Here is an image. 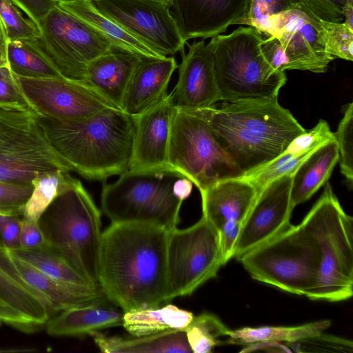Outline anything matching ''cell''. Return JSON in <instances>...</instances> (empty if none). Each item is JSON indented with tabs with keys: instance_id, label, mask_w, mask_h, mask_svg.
<instances>
[{
	"instance_id": "6da1fadb",
	"label": "cell",
	"mask_w": 353,
	"mask_h": 353,
	"mask_svg": "<svg viewBox=\"0 0 353 353\" xmlns=\"http://www.w3.org/2000/svg\"><path fill=\"white\" fill-rule=\"evenodd\" d=\"M169 231L150 225L111 223L103 232L99 285L106 299L123 312L172 300L166 261Z\"/></svg>"
},
{
	"instance_id": "7a4b0ae2",
	"label": "cell",
	"mask_w": 353,
	"mask_h": 353,
	"mask_svg": "<svg viewBox=\"0 0 353 353\" xmlns=\"http://www.w3.org/2000/svg\"><path fill=\"white\" fill-rule=\"evenodd\" d=\"M193 111L210 125L243 174L282 154L306 130L278 97L224 101Z\"/></svg>"
},
{
	"instance_id": "3957f363",
	"label": "cell",
	"mask_w": 353,
	"mask_h": 353,
	"mask_svg": "<svg viewBox=\"0 0 353 353\" xmlns=\"http://www.w3.org/2000/svg\"><path fill=\"white\" fill-rule=\"evenodd\" d=\"M49 143L70 167L88 180L105 181L129 168L134 118L117 108L81 120L37 115Z\"/></svg>"
},
{
	"instance_id": "277c9868",
	"label": "cell",
	"mask_w": 353,
	"mask_h": 353,
	"mask_svg": "<svg viewBox=\"0 0 353 353\" xmlns=\"http://www.w3.org/2000/svg\"><path fill=\"white\" fill-rule=\"evenodd\" d=\"M47 244L90 283L99 285L101 212L81 182L72 178L41 216Z\"/></svg>"
},
{
	"instance_id": "5b68a950",
	"label": "cell",
	"mask_w": 353,
	"mask_h": 353,
	"mask_svg": "<svg viewBox=\"0 0 353 353\" xmlns=\"http://www.w3.org/2000/svg\"><path fill=\"white\" fill-rule=\"evenodd\" d=\"M316 241L320 254L317 281L307 296L337 302L353 294V219L343 210L330 184L299 224Z\"/></svg>"
},
{
	"instance_id": "8992f818",
	"label": "cell",
	"mask_w": 353,
	"mask_h": 353,
	"mask_svg": "<svg viewBox=\"0 0 353 353\" xmlns=\"http://www.w3.org/2000/svg\"><path fill=\"white\" fill-rule=\"evenodd\" d=\"M263 39L261 32L248 26L211 38L208 44L213 55L221 101L278 97L287 77L265 57Z\"/></svg>"
},
{
	"instance_id": "52a82bcc",
	"label": "cell",
	"mask_w": 353,
	"mask_h": 353,
	"mask_svg": "<svg viewBox=\"0 0 353 353\" xmlns=\"http://www.w3.org/2000/svg\"><path fill=\"white\" fill-rule=\"evenodd\" d=\"M180 176L171 170H128L114 182L103 184L102 211L112 223L145 224L171 230L180 222L183 201L173 193L174 183Z\"/></svg>"
},
{
	"instance_id": "ba28073f",
	"label": "cell",
	"mask_w": 353,
	"mask_h": 353,
	"mask_svg": "<svg viewBox=\"0 0 353 353\" xmlns=\"http://www.w3.org/2000/svg\"><path fill=\"white\" fill-rule=\"evenodd\" d=\"M238 261L253 279L307 297L316 285L320 254L315 239L300 225L291 224Z\"/></svg>"
},
{
	"instance_id": "9c48e42d",
	"label": "cell",
	"mask_w": 353,
	"mask_h": 353,
	"mask_svg": "<svg viewBox=\"0 0 353 353\" xmlns=\"http://www.w3.org/2000/svg\"><path fill=\"white\" fill-rule=\"evenodd\" d=\"M168 165L190 179L200 192L218 181L243 175L220 145L209 123L193 111L177 108Z\"/></svg>"
},
{
	"instance_id": "30bf717a",
	"label": "cell",
	"mask_w": 353,
	"mask_h": 353,
	"mask_svg": "<svg viewBox=\"0 0 353 353\" xmlns=\"http://www.w3.org/2000/svg\"><path fill=\"white\" fill-rule=\"evenodd\" d=\"M72 172L49 143L32 110L0 108V182L32 184L42 173Z\"/></svg>"
},
{
	"instance_id": "8fae6325",
	"label": "cell",
	"mask_w": 353,
	"mask_h": 353,
	"mask_svg": "<svg viewBox=\"0 0 353 353\" xmlns=\"http://www.w3.org/2000/svg\"><path fill=\"white\" fill-rule=\"evenodd\" d=\"M166 261L172 299L191 295L223 265L219 230L203 215L187 228L170 230Z\"/></svg>"
},
{
	"instance_id": "7c38bea8",
	"label": "cell",
	"mask_w": 353,
	"mask_h": 353,
	"mask_svg": "<svg viewBox=\"0 0 353 353\" xmlns=\"http://www.w3.org/2000/svg\"><path fill=\"white\" fill-rule=\"evenodd\" d=\"M41 36L34 40L65 79L87 84L91 61L112 48V43L58 4L37 23Z\"/></svg>"
},
{
	"instance_id": "4fadbf2b",
	"label": "cell",
	"mask_w": 353,
	"mask_h": 353,
	"mask_svg": "<svg viewBox=\"0 0 353 353\" xmlns=\"http://www.w3.org/2000/svg\"><path fill=\"white\" fill-rule=\"evenodd\" d=\"M103 14L164 57L184 50L186 41L170 8L150 0H90Z\"/></svg>"
},
{
	"instance_id": "5bb4252c",
	"label": "cell",
	"mask_w": 353,
	"mask_h": 353,
	"mask_svg": "<svg viewBox=\"0 0 353 353\" xmlns=\"http://www.w3.org/2000/svg\"><path fill=\"white\" fill-rule=\"evenodd\" d=\"M15 77L33 111L39 116L76 121L91 117L108 108H117L85 83L64 78Z\"/></svg>"
},
{
	"instance_id": "9a60e30c",
	"label": "cell",
	"mask_w": 353,
	"mask_h": 353,
	"mask_svg": "<svg viewBox=\"0 0 353 353\" xmlns=\"http://www.w3.org/2000/svg\"><path fill=\"white\" fill-rule=\"evenodd\" d=\"M317 17L301 4L269 19L264 34L279 41L285 57V70L323 73L334 59L325 50Z\"/></svg>"
},
{
	"instance_id": "2e32d148",
	"label": "cell",
	"mask_w": 353,
	"mask_h": 353,
	"mask_svg": "<svg viewBox=\"0 0 353 353\" xmlns=\"http://www.w3.org/2000/svg\"><path fill=\"white\" fill-rule=\"evenodd\" d=\"M293 174L281 176L265 186L257 194L241 224L234 248L237 260L248 251L268 241L285 230L294 207L292 203Z\"/></svg>"
},
{
	"instance_id": "e0dca14e",
	"label": "cell",
	"mask_w": 353,
	"mask_h": 353,
	"mask_svg": "<svg viewBox=\"0 0 353 353\" xmlns=\"http://www.w3.org/2000/svg\"><path fill=\"white\" fill-rule=\"evenodd\" d=\"M176 110L172 95L168 93L155 105L133 117L135 130L128 170H170L168 157Z\"/></svg>"
},
{
	"instance_id": "ac0fdd59",
	"label": "cell",
	"mask_w": 353,
	"mask_h": 353,
	"mask_svg": "<svg viewBox=\"0 0 353 353\" xmlns=\"http://www.w3.org/2000/svg\"><path fill=\"white\" fill-rule=\"evenodd\" d=\"M188 52H181L179 77L170 92L177 109L196 110L221 101L212 50L204 39L187 43Z\"/></svg>"
},
{
	"instance_id": "d6986e66",
	"label": "cell",
	"mask_w": 353,
	"mask_h": 353,
	"mask_svg": "<svg viewBox=\"0 0 353 353\" xmlns=\"http://www.w3.org/2000/svg\"><path fill=\"white\" fill-rule=\"evenodd\" d=\"M248 0H170V12L183 39L212 38L239 25Z\"/></svg>"
},
{
	"instance_id": "ffe728a7",
	"label": "cell",
	"mask_w": 353,
	"mask_h": 353,
	"mask_svg": "<svg viewBox=\"0 0 353 353\" xmlns=\"http://www.w3.org/2000/svg\"><path fill=\"white\" fill-rule=\"evenodd\" d=\"M177 68L173 56L143 57L132 75L121 110L136 117L158 103L168 94L170 79Z\"/></svg>"
},
{
	"instance_id": "44dd1931",
	"label": "cell",
	"mask_w": 353,
	"mask_h": 353,
	"mask_svg": "<svg viewBox=\"0 0 353 353\" xmlns=\"http://www.w3.org/2000/svg\"><path fill=\"white\" fill-rule=\"evenodd\" d=\"M200 194L202 215L219 230L228 221L242 224L257 191L253 184L240 176L218 181Z\"/></svg>"
},
{
	"instance_id": "7402d4cb",
	"label": "cell",
	"mask_w": 353,
	"mask_h": 353,
	"mask_svg": "<svg viewBox=\"0 0 353 353\" xmlns=\"http://www.w3.org/2000/svg\"><path fill=\"white\" fill-rule=\"evenodd\" d=\"M142 58L112 46L90 63L86 72L87 83L121 110L128 85Z\"/></svg>"
},
{
	"instance_id": "603a6c76",
	"label": "cell",
	"mask_w": 353,
	"mask_h": 353,
	"mask_svg": "<svg viewBox=\"0 0 353 353\" xmlns=\"http://www.w3.org/2000/svg\"><path fill=\"white\" fill-rule=\"evenodd\" d=\"M0 299L41 327L53 315L48 301L19 272L1 236Z\"/></svg>"
},
{
	"instance_id": "cb8c5ba5",
	"label": "cell",
	"mask_w": 353,
	"mask_h": 353,
	"mask_svg": "<svg viewBox=\"0 0 353 353\" xmlns=\"http://www.w3.org/2000/svg\"><path fill=\"white\" fill-rule=\"evenodd\" d=\"M9 252L12 261L23 278L48 301L53 315L71 307L108 301L100 285L89 288L61 281L19 259L10 250Z\"/></svg>"
},
{
	"instance_id": "d4e9b609",
	"label": "cell",
	"mask_w": 353,
	"mask_h": 353,
	"mask_svg": "<svg viewBox=\"0 0 353 353\" xmlns=\"http://www.w3.org/2000/svg\"><path fill=\"white\" fill-rule=\"evenodd\" d=\"M110 301L71 307L52 316L46 330L52 336L77 337L122 325L123 311Z\"/></svg>"
},
{
	"instance_id": "484cf974",
	"label": "cell",
	"mask_w": 353,
	"mask_h": 353,
	"mask_svg": "<svg viewBox=\"0 0 353 353\" xmlns=\"http://www.w3.org/2000/svg\"><path fill=\"white\" fill-rule=\"evenodd\" d=\"M57 4L107 39L115 48L145 58L164 57L101 12L90 0H58Z\"/></svg>"
},
{
	"instance_id": "4316f807",
	"label": "cell",
	"mask_w": 353,
	"mask_h": 353,
	"mask_svg": "<svg viewBox=\"0 0 353 353\" xmlns=\"http://www.w3.org/2000/svg\"><path fill=\"white\" fill-rule=\"evenodd\" d=\"M103 352H192L184 330L166 332L128 337L108 336L98 331L89 334Z\"/></svg>"
},
{
	"instance_id": "83f0119b",
	"label": "cell",
	"mask_w": 353,
	"mask_h": 353,
	"mask_svg": "<svg viewBox=\"0 0 353 353\" xmlns=\"http://www.w3.org/2000/svg\"><path fill=\"white\" fill-rule=\"evenodd\" d=\"M336 140L315 150L292 175L291 199L294 207L305 202L326 182L339 161Z\"/></svg>"
},
{
	"instance_id": "f1b7e54d",
	"label": "cell",
	"mask_w": 353,
	"mask_h": 353,
	"mask_svg": "<svg viewBox=\"0 0 353 353\" xmlns=\"http://www.w3.org/2000/svg\"><path fill=\"white\" fill-rule=\"evenodd\" d=\"M194 316L191 312L166 303L123 312L122 325L130 335H148L174 330H184Z\"/></svg>"
},
{
	"instance_id": "f546056e",
	"label": "cell",
	"mask_w": 353,
	"mask_h": 353,
	"mask_svg": "<svg viewBox=\"0 0 353 353\" xmlns=\"http://www.w3.org/2000/svg\"><path fill=\"white\" fill-rule=\"evenodd\" d=\"M330 325V320H322L297 326L244 327L230 330L225 343L247 345L265 341L291 343L323 332Z\"/></svg>"
},
{
	"instance_id": "4dcf8cb0",
	"label": "cell",
	"mask_w": 353,
	"mask_h": 353,
	"mask_svg": "<svg viewBox=\"0 0 353 353\" xmlns=\"http://www.w3.org/2000/svg\"><path fill=\"white\" fill-rule=\"evenodd\" d=\"M9 250L19 259L55 279L83 288L99 286L90 283L58 251L48 244L34 249Z\"/></svg>"
},
{
	"instance_id": "1f68e13d",
	"label": "cell",
	"mask_w": 353,
	"mask_h": 353,
	"mask_svg": "<svg viewBox=\"0 0 353 353\" xmlns=\"http://www.w3.org/2000/svg\"><path fill=\"white\" fill-rule=\"evenodd\" d=\"M7 61L8 66L17 76L32 79L63 78L34 40L9 41Z\"/></svg>"
},
{
	"instance_id": "d6a6232c",
	"label": "cell",
	"mask_w": 353,
	"mask_h": 353,
	"mask_svg": "<svg viewBox=\"0 0 353 353\" xmlns=\"http://www.w3.org/2000/svg\"><path fill=\"white\" fill-rule=\"evenodd\" d=\"M73 177L68 172L57 170L42 173L32 181L33 190L23 210V217L39 223L52 201Z\"/></svg>"
},
{
	"instance_id": "836d02e7",
	"label": "cell",
	"mask_w": 353,
	"mask_h": 353,
	"mask_svg": "<svg viewBox=\"0 0 353 353\" xmlns=\"http://www.w3.org/2000/svg\"><path fill=\"white\" fill-rule=\"evenodd\" d=\"M194 353H209L223 343L220 338L228 336L230 329L215 314L203 312L194 316L184 330Z\"/></svg>"
},
{
	"instance_id": "e575fe53",
	"label": "cell",
	"mask_w": 353,
	"mask_h": 353,
	"mask_svg": "<svg viewBox=\"0 0 353 353\" xmlns=\"http://www.w3.org/2000/svg\"><path fill=\"white\" fill-rule=\"evenodd\" d=\"M314 150L299 154L284 151L275 159L245 173L241 177L253 184L258 194L265 186L272 181L286 174H293L300 165Z\"/></svg>"
},
{
	"instance_id": "d590c367",
	"label": "cell",
	"mask_w": 353,
	"mask_h": 353,
	"mask_svg": "<svg viewBox=\"0 0 353 353\" xmlns=\"http://www.w3.org/2000/svg\"><path fill=\"white\" fill-rule=\"evenodd\" d=\"M327 52L334 59L353 60V30L344 22H332L317 17Z\"/></svg>"
},
{
	"instance_id": "8d00e7d4",
	"label": "cell",
	"mask_w": 353,
	"mask_h": 353,
	"mask_svg": "<svg viewBox=\"0 0 353 353\" xmlns=\"http://www.w3.org/2000/svg\"><path fill=\"white\" fill-rule=\"evenodd\" d=\"M0 18L8 42L41 38L38 25L30 18L25 19L11 0H0Z\"/></svg>"
},
{
	"instance_id": "74e56055",
	"label": "cell",
	"mask_w": 353,
	"mask_h": 353,
	"mask_svg": "<svg viewBox=\"0 0 353 353\" xmlns=\"http://www.w3.org/2000/svg\"><path fill=\"white\" fill-rule=\"evenodd\" d=\"M301 5L298 0H248L239 25L252 26L264 33L272 16L298 8Z\"/></svg>"
},
{
	"instance_id": "f35d334b",
	"label": "cell",
	"mask_w": 353,
	"mask_h": 353,
	"mask_svg": "<svg viewBox=\"0 0 353 353\" xmlns=\"http://www.w3.org/2000/svg\"><path fill=\"white\" fill-rule=\"evenodd\" d=\"M343 117L340 121L337 130L334 133L337 143L341 172L345 176L347 186L352 189L353 185V103L345 105Z\"/></svg>"
},
{
	"instance_id": "ab89813d",
	"label": "cell",
	"mask_w": 353,
	"mask_h": 353,
	"mask_svg": "<svg viewBox=\"0 0 353 353\" xmlns=\"http://www.w3.org/2000/svg\"><path fill=\"white\" fill-rule=\"evenodd\" d=\"M287 343L299 352H328L352 353L353 351V343L351 340L324 334L323 332L310 337Z\"/></svg>"
},
{
	"instance_id": "60d3db41",
	"label": "cell",
	"mask_w": 353,
	"mask_h": 353,
	"mask_svg": "<svg viewBox=\"0 0 353 353\" xmlns=\"http://www.w3.org/2000/svg\"><path fill=\"white\" fill-rule=\"evenodd\" d=\"M0 108L33 111L8 66H0Z\"/></svg>"
},
{
	"instance_id": "b9f144b4",
	"label": "cell",
	"mask_w": 353,
	"mask_h": 353,
	"mask_svg": "<svg viewBox=\"0 0 353 353\" xmlns=\"http://www.w3.org/2000/svg\"><path fill=\"white\" fill-rule=\"evenodd\" d=\"M334 139V133L331 131L327 121L321 119L313 128L296 137L285 152L299 154L314 150Z\"/></svg>"
},
{
	"instance_id": "7bdbcfd3",
	"label": "cell",
	"mask_w": 353,
	"mask_h": 353,
	"mask_svg": "<svg viewBox=\"0 0 353 353\" xmlns=\"http://www.w3.org/2000/svg\"><path fill=\"white\" fill-rule=\"evenodd\" d=\"M32 190V184L0 182V212L23 216V208Z\"/></svg>"
},
{
	"instance_id": "ee69618b",
	"label": "cell",
	"mask_w": 353,
	"mask_h": 353,
	"mask_svg": "<svg viewBox=\"0 0 353 353\" xmlns=\"http://www.w3.org/2000/svg\"><path fill=\"white\" fill-rule=\"evenodd\" d=\"M308 10L325 21L343 22L345 0H298Z\"/></svg>"
},
{
	"instance_id": "f6af8a7d",
	"label": "cell",
	"mask_w": 353,
	"mask_h": 353,
	"mask_svg": "<svg viewBox=\"0 0 353 353\" xmlns=\"http://www.w3.org/2000/svg\"><path fill=\"white\" fill-rule=\"evenodd\" d=\"M0 321L23 332H30L39 330L37 325L21 312L0 299Z\"/></svg>"
},
{
	"instance_id": "bcb514c9",
	"label": "cell",
	"mask_w": 353,
	"mask_h": 353,
	"mask_svg": "<svg viewBox=\"0 0 353 353\" xmlns=\"http://www.w3.org/2000/svg\"><path fill=\"white\" fill-rule=\"evenodd\" d=\"M47 244L45 236L39 226L24 217L21 219L20 246L19 248L29 250Z\"/></svg>"
},
{
	"instance_id": "7dc6e473",
	"label": "cell",
	"mask_w": 353,
	"mask_h": 353,
	"mask_svg": "<svg viewBox=\"0 0 353 353\" xmlns=\"http://www.w3.org/2000/svg\"><path fill=\"white\" fill-rule=\"evenodd\" d=\"M241 223L236 221L225 223L219 230V245L223 265L234 256V248L240 231Z\"/></svg>"
},
{
	"instance_id": "c3c4849f",
	"label": "cell",
	"mask_w": 353,
	"mask_h": 353,
	"mask_svg": "<svg viewBox=\"0 0 353 353\" xmlns=\"http://www.w3.org/2000/svg\"><path fill=\"white\" fill-rule=\"evenodd\" d=\"M36 23L44 18L58 3V0H11Z\"/></svg>"
},
{
	"instance_id": "681fc988",
	"label": "cell",
	"mask_w": 353,
	"mask_h": 353,
	"mask_svg": "<svg viewBox=\"0 0 353 353\" xmlns=\"http://www.w3.org/2000/svg\"><path fill=\"white\" fill-rule=\"evenodd\" d=\"M22 216H10L0 223V236L10 249L20 246L21 219Z\"/></svg>"
},
{
	"instance_id": "f907efd6",
	"label": "cell",
	"mask_w": 353,
	"mask_h": 353,
	"mask_svg": "<svg viewBox=\"0 0 353 353\" xmlns=\"http://www.w3.org/2000/svg\"><path fill=\"white\" fill-rule=\"evenodd\" d=\"M263 350L270 352H292V350L289 349L281 342L265 341L247 345L241 352H250L254 351Z\"/></svg>"
},
{
	"instance_id": "816d5d0a",
	"label": "cell",
	"mask_w": 353,
	"mask_h": 353,
	"mask_svg": "<svg viewBox=\"0 0 353 353\" xmlns=\"http://www.w3.org/2000/svg\"><path fill=\"white\" fill-rule=\"evenodd\" d=\"M192 187V182L182 176L174 181L173 185V193L178 199L183 201L190 195Z\"/></svg>"
},
{
	"instance_id": "f5cc1de1",
	"label": "cell",
	"mask_w": 353,
	"mask_h": 353,
	"mask_svg": "<svg viewBox=\"0 0 353 353\" xmlns=\"http://www.w3.org/2000/svg\"><path fill=\"white\" fill-rule=\"evenodd\" d=\"M8 39L6 31L0 18V66H8L7 46Z\"/></svg>"
},
{
	"instance_id": "db71d44e",
	"label": "cell",
	"mask_w": 353,
	"mask_h": 353,
	"mask_svg": "<svg viewBox=\"0 0 353 353\" xmlns=\"http://www.w3.org/2000/svg\"><path fill=\"white\" fill-rule=\"evenodd\" d=\"M353 0H345L343 7V12L344 15L343 22L353 30Z\"/></svg>"
},
{
	"instance_id": "11a10c76",
	"label": "cell",
	"mask_w": 353,
	"mask_h": 353,
	"mask_svg": "<svg viewBox=\"0 0 353 353\" xmlns=\"http://www.w3.org/2000/svg\"><path fill=\"white\" fill-rule=\"evenodd\" d=\"M150 1H154V2L159 3L163 4L164 6H166L169 7V8H170V6H171L170 0H150Z\"/></svg>"
},
{
	"instance_id": "9f6ffc18",
	"label": "cell",
	"mask_w": 353,
	"mask_h": 353,
	"mask_svg": "<svg viewBox=\"0 0 353 353\" xmlns=\"http://www.w3.org/2000/svg\"><path fill=\"white\" fill-rule=\"evenodd\" d=\"M10 216H13L12 214H8V213L0 212V223H1L2 221H3L4 220L7 219L8 218H9Z\"/></svg>"
},
{
	"instance_id": "6f0895ef",
	"label": "cell",
	"mask_w": 353,
	"mask_h": 353,
	"mask_svg": "<svg viewBox=\"0 0 353 353\" xmlns=\"http://www.w3.org/2000/svg\"><path fill=\"white\" fill-rule=\"evenodd\" d=\"M2 323H3L0 321V326H1V325Z\"/></svg>"
}]
</instances>
